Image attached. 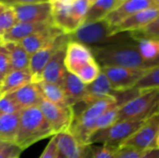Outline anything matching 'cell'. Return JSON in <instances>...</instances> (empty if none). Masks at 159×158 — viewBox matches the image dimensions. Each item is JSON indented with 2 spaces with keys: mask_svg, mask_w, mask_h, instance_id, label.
Instances as JSON below:
<instances>
[{
  "mask_svg": "<svg viewBox=\"0 0 159 158\" xmlns=\"http://www.w3.org/2000/svg\"><path fill=\"white\" fill-rule=\"evenodd\" d=\"M67 35L70 41L78 42L89 48L125 40L129 36L128 33L115 35L113 26L105 19L95 22L85 23L74 33Z\"/></svg>",
  "mask_w": 159,
  "mask_h": 158,
  "instance_id": "obj_4",
  "label": "cell"
},
{
  "mask_svg": "<svg viewBox=\"0 0 159 158\" xmlns=\"http://www.w3.org/2000/svg\"><path fill=\"white\" fill-rule=\"evenodd\" d=\"M30 82H32V76L29 69L12 70L3 79L0 86V97L16 90Z\"/></svg>",
  "mask_w": 159,
  "mask_h": 158,
  "instance_id": "obj_22",
  "label": "cell"
},
{
  "mask_svg": "<svg viewBox=\"0 0 159 158\" xmlns=\"http://www.w3.org/2000/svg\"><path fill=\"white\" fill-rule=\"evenodd\" d=\"M43 0H4L3 4L7 6H18V5H24V4H30V3H35V2H40Z\"/></svg>",
  "mask_w": 159,
  "mask_h": 158,
  "instance_id": "obj_39",
  "label": "cell"
},
{
  "mask_svg": "<svg viewBox=\"0 0 159 158\" xmlns=\"http://www.w3.org/2000/svg\"><path fill=\"white\" fill-rule=\"evenodd\" d=\"M38 107L49 123L55 135L69 131L75 115L73 106H61L43 99Z\"/></svg>",
  "mask_w": 159,
  "mask_h": 158,
  "instance_id": "obj_8",
  "label": "cell"
},
{
  "mask_svg": "<svg viewBox=\"0 0 159 158\" xmlns=\"http://www.w3.org/2000/svg\"><path fill=\"white\" fill-rule=\"evenodd\" d=\"M93 61L95 58L89 47L75 41L68 42L64 59L67 72L75 74L81 68Z\"/></svg>",
  "mask_w": 159,
  "mask_h": 158,
  "instance_id": "obj_12",
  "label": "cell"
},
{
  "mask_svg": "<svg viewBox=\"0 0 159 158\" xmlns=\"http://www.w3.org/2000/svg\"><path fill=\"white\" fill-rule=\"evenodd\" d=\"M159 113V88L139 90V93L122 104L118 121L146 120Z\"/></svg>",
  "mask_w": 159,
  "mask_h": 158,
  "instance_id": "obj_5",
  "label": "cell"
},
{
  "mask_svg": "<svg viewBox=\"0 0 159 158\" xmlns=\"http://www.w3.org/2000/svg\"><path fill=\"white\" fill-rule=\"evenodd\" d=\"M3 79H4V76L0 74V86H1V84H2V82H3Z\"/></svg>",
  "mask_w": 159,
  "mask_h": 158,
  "instance_id": "obj_42",
  "label": "cell"
},
{
  "mask_svg": "<svg viewBox=\"0 0 159 158\" xmlns=\"http://www.w3.org/2000/svg\"><path fill=\"white\" fill-rule=\"evenodd\" d=\"M120 1H121V2H123V1H124V0H120Z\"/></svg>",
  "mask_w": 159,
  "mask_h": 158,
  "instance_id": "obj_48",
  "label": "cell"
},
{
  "mask_svg": "<svg viewBox=\"0 0 159 158\" xmlns=\"http://www.w3.org/2000/svg\"><path fill=\"white\" fill-rule=\"evenodd\" d=\"M21 108L7 95L0 97V115L20 113Z\"/></svg>",
  "mask_w": 159,
  "mask_h": 158,
  "instance_id": "obj_33",
  "label": "cell"
},
{
  "mask_svg": "<svg viewBox=\"0 0 159 158\" xmlns=\"http://www.w3.org/2000/svg\"><path fill=\"white\" fill-rule=\"evenodd\" d=\"M144 121H117L113 126L95 132L89 140V144L100 143L117 150L141 128Z\"/></svg>",
  "mask_w": 159,
  "mask_h": 158,
  "instance_id": "obj_6",
  "label": "cell"
},
{
  "mask_svg": "<svg viewBox=\"0 0 159 158\" xmlns=\"http://www.w3.org/2000/svg\"><path fill=\"white\" fill-rule=\"evenodd\" d=\"M121 104L116 95L105 97L98 100L90 104L85 106V108L75 115L73 124L69 129V132L82 144L90 145L89 140L94 133V129L99 117L110 107Z\"/></svg>",
  "mask_w": 159,
  "mask_h": 158,
  "instance_id": "obj_3",
  "label": "cell"
},
{
  "mask_svg": "<svg viewBox=\"0 0 159 158\" xmlns=\"http://www.w3.org/2000/svg\"><path fill=\"white\" fill-rule=\"evenodd\" d=\"M122 104H116L112 107H110L108 110H106L97 120L95 129H94V133L105 129L111 126H113L115 123L118 121V115H119V109ZM93 133V134H94Z\"/></svg>",
  "mask_w": 159,
  "mask_h": 158,
  "instance_id": "obj_28",
  "label": "cell"
},
{
  "mask_svg": "<svg viewBox=\"0 0 159 158\" xmlns=\"http://www.w3.org/2000/svg\"><path fill=\"white\" fill-rule=\"evenodd\" d=\"M152 7H156L153 0H124L107 15L105 20L114 27L133 14Z\"/></svg>",
  "mask_w": 159,
  "mask_h": 158,
  "instance_id": "obj_16",
  "label": "cell"
},
{
  "mask_svg": "<svg viewBox=\"0 0 159 158\" xmlns=\"http://www.w3.org/2000/svg\"><path fill=\"white\" fill-rule=\"evenodd\" d=\"M0 46H1V42H0Z\"/></svg>",
  "mask_w": 159,
  "mask_h": 158,
  "instance_id": "obj_50",
  "label": "cell"
},
{
  "mask_svg": "<svg viewBox=\"0 0 159 158\" xmlns=\"http://www.w3.org/2000/svg\"><path fill=\"white\" fill-rule=\"evenodd\" d=\"M144 152L135 149L130 146L122 145L119 147L115 155V158H141Z\"/></svg>",
  "mask_w": 159,
  "mask_h": 158,
  "instance_id": "obj_36",
  "label": "cell"
},
{
  "mask_svg": "<svg viewBox=\"0 0 159 158\" xmlns=\"http://www.w3.org/2000/svg\"><path fill=\"white\" fill-rule=\"evenodd\" d=\"M18 22H45L51 20L52 3L49 0L12 7Z\"/></svg>",
  "mask_w": 159,
  "mask_h": 158,
  "instance_id": "obj_11",
  "label": "cell"
},
{
  "mask_svg": "<svg viewBox=\"0 0 159 158\" xmlns=\"http://www.w3.org/2000/svg\"><path fill=\"white\" fill-rule=\"evenodd\" d=\"M4 5H5V4H2V3H0V8H1V7H2L4 6Z\"/></svg>",
  "mask_w": 159,
  "mask_h": 158,
  "instance_id": "obj_46",
  "label": "cell"
},
{
  "mask_svg": "<svg viewBox=\"0 0 159 158\" xmlns=\"http://www.w3.org/2000/svg\"><path fill=\"white\" fill-rule=\"evenodd\" d=\"M153 2H154V4H155L156 7L159 8V0H153Z\"/></svg>",
  "mask_w": 159,
  "mask_h": 158,
  "instance_id": "obj_41",
  "label": "cell"
},
{
  "mask_svg": "<svg viewBox=\"0 0 159 158\" xmlns=\"http://www.w3.org/2000/svg\"><path fill=\"white\" fill-rule=\"evenodd\" d=\"M111 84L105 74L101 72L98 78L91 84L87 85V95L84 103L86 105L90 104L98 100L103 99L113 94Z\"/></svg>",
  "mask_w": 159,
  "mask_h": 158,
  "instance_id": "obj_21",
  "label": "cell"
},
{
  "mask_svg": "<svg viewBox=\"0 0 159 158\" xmlns=\"http://www.w3.org/2000/svg\"><path fill=\"white\" fill-rule=\"evenodd\" d=\"M62 34H63L52 22V24H50L44 30L32 34L18 43H20L21 47L26 50V52L31 56L36 51L54 42L58 37Z\"/></svg>",
  "mask_w": 159,
  "mask_h": 158,
  "instance_id": "obj_15",
  "label": "cell"
},
{
  "mask_svg": "<svg viewBox=\"0 0 159 158\" xmlns=\"http://www.w3.org/2000/svg\"><path fill=\"white\" fill-rule=\"evenodd\" d=\"M95 1H97V0H89V2H90L91 4H92L93 2H95Z\"/></svg>",
  "mask_w": 159,
  "mask_h": 158,
  "instance_id": "obj_45",
  "label": "cell"
},
{
  "mask_svg": "<svg viewBox=\"0 0 159 158\" xmlns=\"http://www.w3.org/2000/svg\"><path fill=\"white\" fill-rule=\"evenodd\" d=\"M57 158H66V157H64L62 155H61V154H59V156H58V157Z\"/></svg>",
  "mask_w": 159,
  "mask_h": 158,
  "instance_id": "obj_44",
  "label": "cell"
},
{
  "mask_svg": "<svg viewBox=\"0 0 159 158\" xmlns=\"http://www.w3.org/2000/svg\"><path fill=\"white\" fill-rule=\"evenodd\" d=\"M2 142H0V144H1V143H2Z\"/></svg>",
  "mask_w": 159,
  "mask_h": 158,
  "instance_id": "obj_49",
  "label": "cell"
},
{
  "mask_svg": "<svg viewBox=\"0 0 159 158\" xmlns=\"http://www.w3.org/2000/svg\"><path fill=\"white\" fill-rule=\"evenodd\" d=\"M116 150L105 145H91V158H115Z\"/></svg>",
  "mask_w": 159,
  "mask_h": 158,
  "instance_id": "obj_35",
  "label": "cell"
},
{
  "mask_svg": "<svg viewBox=\"0 0 159 158\" xmlns=\"http://www.w3.org/2000/svg\"><path fill=\"white\" fill-rule=\"evenodd\" d=\"M70 106L85 102L87 95V85H85L75 74L66 72L61 86Z\"/></svg>",
  "mask_w": 159,
  "mask_h": 158,
  "instance_id": "obj_19",
  "label": "cell"
},
{
  "mask_svg": "<svg viewBox=\"0 0 159 158\" xmlns=\"http://www.w3.org/2000/svg\"><path fill=\"white\" fill-rule=\"evenodd\" d=\"M159 135V113L146 119L141 128L123 144L143 152L157 148Z\"/></svg>",
  "mask_w": 159,
  "mask_h": 158,
  "instance_id": "obj_10",
  "label": "cell"
},
{
  "mask_svg": "<svg viewBox=\"0 0 159 158\" xmlns=\"http://www.w3.org/2000/svg\"><path fill=\"white\" fill-rule=\"evenodd\" d=\"M59 154H60V152L58 150L57 143H56V138H55V135H54L50 139L49 142L46 146L45 150L43 151L42 155L40 156L39 158H57Z\"/></svg>",
  "mask_w": 159,
  "mask_h": 158,
  "instance_id": "obj_38",
  "label": "cell"
},
{
  "mask_svg": "<svg viewBox=\"0 0 159 158\" xmlns=\"http://www.w3.org/2000/svg\"><path fill=\"white\" fill-rule=\"evenodd\" d=\"M22 150L12 142H2L0 144V158H17Z\"/></svg>",
  "mask_w": 159,
  "mask_h": 158,
  "instance_id": "obj_34",
  "label": "cell"
},
{
  "mask_svg": "<svg viewBox=\"0 0 159 158\" xmlns=\"http://www.w3.org/2000/svg\"><path fill=\"white\" fill-rule=\"evenodd\" d=\"M17 22L13 7L4 5L0 8V40Z\"/></svg>",
  "mask_w": 159,
  "mask_h": 158,
  "instance_id": "obj_29",
  "label": "cell"
},
{
  "mask_svg": "<svg viewBox=\"0 0 159 158\" xmlns=\"http://www.w3.org/2000/svg\"><path fill=\"white\" fill-rule=\"evenodd\" d=\"M159 16V8L152 7L139 11L113 27L114 34L139 31L149 25Z\"/></svg>",
  "mask_w": 159,
  "mask_h": 158,
  "instance_id": "obj_14",
  "label": "cell"
},
{
  "mask_svg": "<svg viewBox=\"0 0 159 158\" xmlns=\"http://www.w3.org/2000/svg\"><path fill=\"white\" fill-rule=\"evenodd\" d=\"M3 1H4V0H0V3H2V4H3Z\"/></svg>",
  "mask_w": 159,
  "mask_h": 158,
  "instance_id": "obj_47",
  "label": "cell"
},
{
  "mask_svg": "<svg viewBox=\"0 0 159 158\" xmlns=\"http://www.w3.org/2000/svg\"><path fill=\"white\" fill-rule=\"evenodd\" d=\"M58 150L66 158H91V145L80 143L69 131L55 135Z\"/></svg>",
  "mask_w": 159,
  "mask_h": 158,
  "instance_id": "obj_13",
  "label": "cell"
},
{
  "mask_svg": "<svg viewBox=\"0 0 159 158\" xmlns=\"http://www.w3.org/2000/svg\"><path fill=\"white\" fill-rule=\"evenodd\" d=\"M150 88H159V66L150 69L132 89L144 90Z\"/></svg>",
  "mask_w": 159,
  "mask_h": 158,
  "instance_id": "obj_32",
  "label": "cell"
},
{
  "mask_svg": "<svg viewBox=\"0 0 159 158\" xmlns=\"http://www.w3.org/2000/svg\"><path fill=\"white\" fill-rule=\"evenodd\" d=\"M66 46L61 47L50 59L42 74V81L61 86L67 72L64 64Z\"/></svg>",
  "mask_w": 159,
  "mask_h": 158,
  "instance_id": "obj_18",
  "label": "cell"
},
{
  "mask_svg": "<svg viewBox=\"0 0 159 158\" xmlns=\"http://www.w3.org/2000/svg\"><path fill=\"white\" fill-rule=\"evenodd\" d=\"M141 158H159V150L157 148L148 150L143 153Z\"/></svg>",
  "mask_w": 159,
  "mask_h": 158,
  "instance_id": "obj_40",
  "label": "cell"
},
{
  "mask_svg": "<svg viewBox=\"0 0 159 158\" xmlns=\"http://www.w3.org/2000/svg\"><path fill=\"white\" fill-rule=\"evenodd\" d=\"M7 96L14 101L21 110L36 107L44 99L38 85L32 82L7 94Z\"/></svg>",
  "mask_w": 159,
  "mask_h": 158,
  "instance_id": "obj_17",
  "label": "cell"
},
{
  "mask_svg": "<svg viewBox=\"0 0 159 158\" xmlns=\"http://www.w3.org/2000/svg\"><path fill=\"white\" fill-rule=\"evenodd\" d=\"M157 148L159 150V135L157 137Z\"/></svg>",
  "mask_w": 159,
  "mask_h": 158,
  "instance_id": "obj_43",
  "label": "cell"
},
{
  "mask_svg": "<svg viewBox=\"0 0 159 158\" xmlns=\"http://www.w3.org/2000/svg\"><path fill=\"white\" fill-rule=\"evenodd\" d=\"M17 158H19V157H17Z\"/></svg>",
  "mask_w": 159,
  "mask_h": 158,
  "instance_id": "obj_51",
  "label": "cell"
},
{
  "mask_svg": "<svg viewBox=\"0 0 159 158\" xmlns=\"http://www.w3.org/2000/svg\"><path fill=\"white\" fill-rule=\"evenodd\" d=\"M137 47L142 58L154 67L159 66V40H137Z\"/></svg>",
  "mask_w": 159,
  "mask_h": 158,
  "instance_id": "obj_26",
  "label": "cell"
},
{
  "mask_svg": "<svg viewBox=\"0 0 159 158\" xmlns=\"http://www.w3.org/2000/svg\"><path fill=\"white\" fill-rule=\"evenodd\" d=\"M9 54L11 69L12 70H25L29 69L30 55L18 42L2 43Z\"/></svg>",
  "mask_w": 159,
  "mask_h": 158,
  "instance_id": "obj_24",
  "label": "cell"
},
{
  "mask_svg": "<svg viewBox=\"0 0 159 158\" xmlns=\"http://www.w3.org/2000/svg\"><path fill=\"white\" fill-rule=\"evenodd\" d=\"M101 72H102L101 66L99 65V63L95 60V61L89 62V64H87L86 66H84L83 68H81L75 74V75L85 85H89L98 78Z\"/></svg>",
  "mask_w": 159,
  "mask_h": 158,
  "instance_id": "obj_31",
  "label": "cell"
},
{
  "mask_svg": "<svg viewBox=\"0 0 159 158\" xmlns=\"http://www.w3.org/2000/svg\"><path fill=\"white\" fill-rule=\"evenodd\" d=\"M101 67H126L137 69L155 68L141 56L137 43L130 36L125 40L90 48Z\"/></svg>",
  "mask_w": 159,
  "mask_h": 158,
  "instance_id": "obj_1",
  "label": "cell"
},
{
  "mask_svg": "<svg viewBox=\"0 0 159 158\" xmlns=\"http://www.w3.org/2000/svg\"><path fill=\"white\" fill-rule=\"evenodd\" d=\"M11 69V63H10V58L7 50L6 47L1 44L0 46V74L5 77Z\"/></svg>",
  "mask_w": 159,
  "mask_h": 158,
  "instance_id": "obj_37",
  "label": "cell"
},
{
  "mask_svg": "<svg viewBox=\"0 0 159 158\" xmlns=\"http://www.w3.org/2000/svg\"><path fill=\"white\" fill-rule=\"evenodd\" d=\"M101 69L109 80L114 92L131 90L150 70L126 67H101Z\"/></svg>",
  "mask_w": 159,
  "mask_h": 158,
  "instance_id": "obj_7",
  "label": "cell"
},
{
  "mask_svg": "<svg viewBox=\"0 0 159 158\" xmlns=\"http://www.w3.org/2000/svg\"><path fill=\"white\" fill-rule=\"evenodd\" d=\"M52 24V20L45 22H17L0 40L2 43L20 42Z\"/></svg>",
  "mask_w": 159,
  "mask_h": 158,
  "instance_id": "obj_20",
  "label": "cell"
},
{
  "mask_svg": "<svg viewBox=\"0 0 159 158\" xmlns=\"http://www.w3.org/2000/svg\"><path fill=\"white\" fill-rule=\"evenodd\" d=\"M20 113L0 115V142L14 143L19 129Z\"/></svg>",
  "mask_w": 159,
  "mask_h": 158,
  "instance_id": "obj_25",
  "label": "cell"
},
{
  "mask_svg": "<svg viewBox=\"0 0 159 158\" xmlns=\"http://www.w3.org/2000/svg\"><path fill=\"white\" fill-rule=\"evenodd\" d=\"M128 34L135 41L141 40V39L159 40V16L154 21H152L149 25H147L143 29L128 33Z\"/></svg>",
  "mask_w": 159,
  "mask_h": 158,
  "instance_id": "obj_30",
  "label": "cell"
},
{
  "mask_svg": "<svg viewBox=\"0 0 159 158\" xmlns=\"http://www.w3.org/2000/svg\"><path fill=\"white\" fill-rule=\"evenodd\" d=\"M120 3V0H97L93 2L87 11L83 24L104 20Z\"/></svg>",
  "mask_w": 159,
  "mask_h": 158,
  "instance_id": "obj_23",
  "label": "cell"
},
{
  "mask_svg": "<svg viewBox=\"0 0 159 158\" xmlns=\"http://www.w3.org/2000/svg\"><path fill=\"white\" fill-rule=\"evenodd\" d=\"M67 34H62L58 37L54 42L47 47L36 51L30 56L29 71L32 76V83L38 84L42 81V74L47 64L53 57V55L62 47L66 46L69 42Z\"/></svg>",
  "mask_w": 159,
  "mask_h": 158,
  "instance_id": "obj_9",
  "label": "cell"
},
{
  "mask_svg": "<svg viewBox=\"0 0 159 158\" xmlns=\"http://www.w3.org/2000/svg\"><path fill=\"white\" fill-rule=\"evenodd\" d=\"M37 85H38L40 91L43 95V98L45 100H47L54 104L61 105V106L69 105L67 102L65 94L61 86L52 84V83H48L45 81H41Z\"/></svg>",
  "mask_w": 159,
  "mask_h": 158,
  "instance_id": "obj_27",
  "label": "cell"
},
{
  "mask_svg": "<svg viewBox=\"0 0 159 158\" xmlns=\"http://www.w3.org/2000/svg\"><path fill=\"white\" fill-rule=\"evenodd\" d=\"M54 135L49 123L38 106L20 111L19 129L14 143L22 151L35 142Z\"/></svg>",
  "mask_w": 159,
  "mask_h": 158,
  "instance_id": "obj_2",
  "label": "cell"
}]
</instances>
